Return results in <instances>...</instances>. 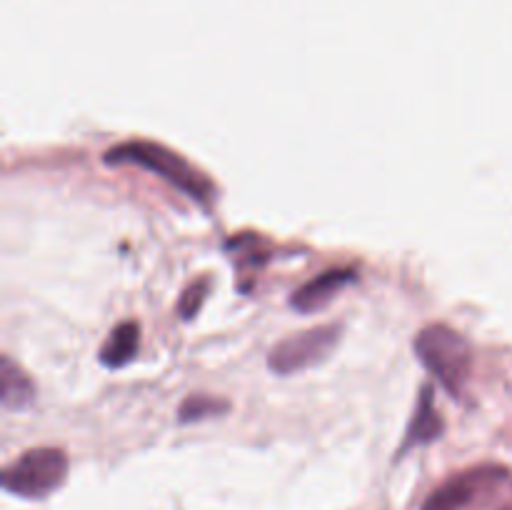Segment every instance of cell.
I'll return each instance as SVG.
<instances>
[{
	"label": "cell",
	"mask_w": 512,
	"mask_h": 510,
	"mask_svg": "<svg viewBox=\"0 0 512 510\" xmlns=\"http://www.w3.org/2000/svg\"><path fill=\"white\" fill-rule=\"evenodd\" d=\"M108 165H140V168L150 170V173L160 175L168 180L173 188L183 190L188 198L195 203L210 205L215 198L213 180L205 178V173L195 170L183 155L175 150L165 148L160 143H150V140H128V143L113 145L108 153L103 155Z\"/></svg>",
	"instance_id": "1"
},
{
	"label": "cell",
	"mask_w": 512,
	"mask_h": 510,
	"mask_svg": "<svg viewBox=\"0 0 512 510\" xmlns=\"http://www.w3.org/2000/svg\"><path fill=\"white\" fill-rule=\"evenodd\" d=\"M415 353L440 385L453 398H460L473 368V350L468 340L450 325L433 323L415 335Z\"/></svg>",
	"instance_id": "2"
},
{
	"label": "cell",
	"mask_w": 512,
	"mask_h": 510,
	"mask_svg": "<svg viewBox=\"0 0 512 510\" xmlns=\"http://www.w3.org/2000/svg\"><path fill=\"white\" fill-rule=\"evenodd\" d=\"M68 478V455L58 448H35L3 470V488L18 498L38 500L58 490Z\"/></svg>",
	"instance_id": "3"
},
{
	"label": "cell",
	"mask_w": 512,
	"mask_h": 510,
	"mask_svg": "<svg viewBox=\"0 0 512 510\" xmlns=\"http://www.w3.org/2000/svg\"><path fill=\"white\" fill-rule=\"evenodd\" d=\"M340 340L338 325H320L280 340L268 355V368L278 375H293L330 358Z\"/></svg>",
	"instance_id": "4"
},
{
	"label": "cell",
	"mask_w": 512,
	"mask_h": 510,
	"mask_svg": "<svg viewBox=\"0 0 512 510\" xmlns=\"http://www.w3.org/2000/svg\"><path fill=\"white\" fill-rule=\"evenodd\" d=\"M355 270L353 268H333L325 270V273L315 275L310 283L300 285L298 290L290 298V305L300 313H315V310H323L343 293L348 285L355 283Z\"/></svg>",
	"instance_id": "5"
},
{
	"label": "cell",
	"mask_w": 512,
	"mask_h": 510,
	"mask_svg": "<svg viewBox=\"0 0 512 510\" xmlns=\"http://www.w3.org/2000/svg\"><path fill=\"white\" fill-rule=\"evenodd\" d=\"M490 470H473V473H463L450 478L448 483L440 485L428 500H425L423 510H463L473 503V498L478 495V490L483 488V483L493 475H498L495 470L493 475H488Z\"/></svg>",
	"instance_id": "6"
},
{
	"label": "cell",
	"mask_w": 512,
	"mask_h": 510,
	"mask_svg": "<svg viewBox=\"0 0 512 510\" xmlns=\"http://www.w3.org/2000/svg\"><path fill=\"white\" fill-rule=\"evenodd\" d=\"M443 430H445V423L438 415V410H435L433 385H425V388L420 390L418 405H415V413L413 418H410L408 435H405V443L403 448H400V453L415 448V445L433 443V440H438L440 435H443Z\"/></svg>",
	"instance_id": "7"
},
{
	"label": "cell",
	"mask_w": 512,
	"mask_h": 510,
	"mask_svg": "<svg viewBox=\"0 0 512 510\" xmlns=\"http://www.w3.org/2000/svg\"><path fill=\"white\" fill-rule=\"evenodd\" d=\"M0 400L5 410H23L35 400L33 380L8 355L0 360Z\"/></svg>",
	"instance_id": "8"
},
{
	"label": "cell",
	"mask_w": 512,
	"mask_h": 510,
	"mask_svg": "<svg viewBox=\"0 0 512 510\" xmlns=\"http://www.w3.org/2000/svg\"><path fill=\"white\" fill-rule=\"evenodd\" d=\"M138 345H140L138 323L125 320V323L115 325V328L110 330L108 340H105L103 348H100L98 358L105 368H123V365H128L130 360L138 355Z\"/></svg>",
	"instance_id": "9"
},
{
	"label": "cell",
	"mask_w": 512,
	"mask_h": 510,
	"mask_svg": "<svg viewBox=\"0 0 512 510\" xmlns=\"http://www.w3.org/2000/svg\"><path fill=\"white\" fill-rule=\"evenodd\" d=\"M228 410V403L218 398H210V395H190L178 410V418L183 423H193V420H203V418H213V415H220Z\"/></svg>",
	"instance_id": "10"
},
{
	"label": "cell",
	"mask_w": 512,
	"mask_h": 510,
	"mask_svg": "<svg viewBox=\"0 0 512 510\" xmlns=\"http://www.w3.org/2000/svg\"><path fill=\"white\" fill-rule=\"evenodd\" d=\"M210 290V280L203 278V280H195L193 285H188L185 288V293L180 295V303H178V313L183 320H193L195 315H198L200 305L205 303V295H208Z\"/></svg>",
	"instance_id": "11"
}]
</instances>
